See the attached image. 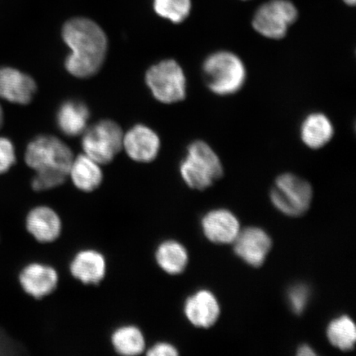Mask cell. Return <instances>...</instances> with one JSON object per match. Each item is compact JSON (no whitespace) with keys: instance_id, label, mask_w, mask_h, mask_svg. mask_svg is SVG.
<instances>
[{"instance_id":"obj_16","label":"cell","mask_w":356,"mask_h":356,"mask_svg":"<svg viewBox=\"0 0 356 356\" xmlns=\"http://www.w3.org/2000/svg\"><path fill=\"white\" fill-rule=\"evenodd\" d=\"M202 227L204 236L216 244L233 243L241 230L238 218L225 209L207 213L202 218Z\"/></svg>"},{"instance_id":"obj_23","label":"cell","mask_w":356,"mask_h":356,"mask_svg":"<svg viewBox=\"0 0 356 356\" xmlns=\"http://www.w3.org/2000/svg\"><path fill=\"white\" fill-rule=\"evenodd\" d=\"M156 13L163 19L180 24L191 13V0H154Z\"/></svg>"},{"instance_id":"obj_19","label":"cell","mask_w":356,"mask_h":356,"mask_svg":"<svg viewBox=\"0 0 356 356\" xmlns=\"http://www.w3.org/2000/svg\"><path fill=\"white\" fill-rule=\"evenodd\" d=\"M154 261L164 273L178 275L184 273L188 265V252L184 245L177 240H163L155 248Z\"/></svg>"},{"instance_id":"obj_27","label":"cell","mask_w":356,"mask_h":356,"mask_svg":"<svg viewBox=\"0 0 356 356\" xmlns=\"http://www.w3.org/2000/svg\"><path fill=\"white\" fill-rule=\"evenodd\" d=\"M145 354L148 356H176L179 355V351L170 342L158 341L152 346H147Z\"/></svg>"},{"instance_id":"obj_8","label":"cell","mask_w":356,"mask_h":356,"mask_svg":"<svg viewBox=\"0 0 356 356\" xmlns=\"http://www.w3.org/2000/svg\"><path fill=\"white\" fill-rule=\"evenodd\" d=\"M298 19V11L288 0H270L258 8L252 19L257 33L266 38L280 40Z\"/></svg>"},{"instance_id":"obj_18","label":"cell","mask_w":356,"mask_h":356,"mask_svg":"<svg viewBox=\"0 0 356 356\" xmlns=\"http://www.w3.org/2000/svg\"><path fill=\"white\" fill-rule=\"evenodd\" d=\"M68 178L79 191L91 193L100 188L104 181V172L99 163L82 154L74 159Z\"/></svg>"},{"instance_id":"obj_22","label":"cell","mask_w":356,"mask_h":356,"mask_svg":"<svg viewBox=\"0 0 356 356\" xmlns=\"http://www.w3.org/2000/svg\"><path fill=\"white\" fill-rule=\"evenodd\" d=\"M327 336L331 344L337 348L349 351L354 348L356 341V327L348 316H341L329 323Z\"/></svg>"},{"instance_id":"obj_17","label":"cell","mask_w":356,"mask_h":356,"mask_svg":"<svg viewBox=\"0 0 356 356\" xmlns=\"http://www.w3.org/2000/svg\"><path fill=\"white\" fill-rule=\"evenodd\" d=\"M334 133L331 119L322 113H310L301 123L300 139L311 149H320L330 143Z\"/></svg>"},{"instance_id":"obj_24","label":"cell","mask_w":356,"mask_h":356,"mask_svg":"<svg viewBox=\"0 0 356 356\" xmlns=\"http://www.w3.org/2000/svg\"><path fill=\"white\" fill-rule=\"evenodd\" d=\"M35 172L31 186L38 193L59 188L65 184L68 178V173L61 171L48 170Z\"/></svg>"},{"instance_id":"obj_11","label":"cell","mask_w":356,"mask_h":356,"mask_svg":"<svg viewBox=\"0 0 356 356\" xmlns=\"http://www.w3.org/2000/svg\"><path fill=\"white\" fill-rule=\"evenodd\" d=\"M28 233L39 243H56L63 233V220L54 208L38 204L31 209L25 218Z\"/></svg>"},{"instance_id":"obj_5","label":"cell","mask_w":356,"mask_h":356,"mask_svg":"<svg viewBox=\"0 0 356 356\" xmlns=\"http://www.w3.org/2000/svg\"><path fill=\"white\" fill-rule=\"evenodd\" d=\"M72 151L51 136H40L26 147L24 160L35 172L55 170L68 173L74 160Z\"/></svg>"},{"instance_id":"obj_26","label":"cell","mask_w":356,"mask_h":356,"mask_svg":"<svg viewBox=\"0 0 356 356\" xmlns=\"http://www.w3.org/2000/svg\"><path fill=\"white\" fill-rule=\"evenodd\" d=\"M15 145L7 137L0 136V175L7 173L16 163Z\"/></svg>"},{"instance_id":"obj_20","label":"cell","mask_w":356,"mask_h":356,"mask_svg":"<svg viewBox=\"0 0 356 356\" xmlns=\"http://www.w3.org/2000/svg\"><path fill=\"white\" fill-rule=\"evenodd\" d=\"M110 343L115 353L122 356L143 355L148 346L143 330L131 323L115 327L111 333Z\"/></svg>"},{"instance_id":"obj_14","label":"cell","mask_w":356,"mask_h":356,"mask_svg":"<svg viewBox=\"0 0 356 356\" xmlns=\"http://www.w3.org/2000/svg\"><path fill=\"white\" fill-rule=\"evenodd\" d=\"M123 147L134 161L152 162L159 152V137L153 130L143 124H137L123 138Z\"/></svg>"},{"instance_id":"obj_4","label":"cell","mask_w":356,"mask_h":356,"mask_svg":"<svg viewBox=\"0 0 356 356\" xmlns=\"http://www.w3.org/2000/svg\"><path fill=\"white\" fill-rule=\"evenodd\" d=\"M313 188L309 181L293 173H283L274 182L270 200L284 215L298 217L309 211Z\"/></svg>"},{"instance_id":"obj_12","label":"cell","mask_w":356,"mask_h":356,"mask_svg":"<svg viewBox=\"0 0 356 356\" xmlns=\"http://www.w3.org/2000/svg\"><path fill=\"white\" fill-rule=\"evenodd\" d=\"M233 243L236 255L247 264L254 267L264 264L273 245L266 231L257 227L240 230Z\"/></svg>"},{"instance_id":"obj_29","label":"cell","mask_w":356,"mask_h":356,"mask_svg":"<svg viewBox=\"0 0 356 356\" xmlns=\"http://www.w3.org/2000/svg\"><path fill=\"white\" fill-rule=\"evenodd\" d=\"M3 122H4L3 110L1 104H0V129H1L3 127Z\"/></svg>"},{"instance_id":"obj_30","label":"cell","mask_w":356,"mask_h":356,"mask_svg":"<svg viewBox=\"0 0 356 356\" xmlns=\"http://www.w3.org/2000/svg\"><path fill=\"white\" fill-rule=\"evenodd\" d=\"M343 1L348 4V6H354L356 2V0H343Z\"/></svg>"},{"instance_id":"obj_7","label":"cell","mask_w":356,"mask_h":356,"mask_svg":"<svg viewBox=\"0 0 356 356\" xmlns=\"http://www.w3.org/2000/svg\"><path fill=\"white\" fill-rule=\"evenodd\" d=\"M123 132L119 124L104 120L83 132L82 146L84 154L100 165H106L123 148Z\"/></svg>"},{"instance_id":"obj_10","label":"cell","mask_w":356,"mask_h":356,"mask_svg":"<svg viewBox=\"0 0 356 356\" xmlns=\"http://www.w3.org/2000/svg\"><path fill=\"white\" fill-rule=\"evenodd\" d=\"M108 270L106 256L92 248L80 249L69 264L71 277L87 286H99L105 280Z\"/></svg>"},{"instance_id":"obj_2","label":"cell","mask_w":356,"mask_h":356,"mask_svg":"<svg viewBox=\"0 0 356 356\" xmlns=\"http://www.w3.org/2000/svg\"><path fill=\"white\" fill-rule=\"evenodd\" d=\"M247 69L238 55L229 51L211 53L202 65L204 83L218 96L235 95L243 88L247 80Z\"/></svg>"},{"instance_id":"obj_28","label":"cell","mask_w":356,"mask_h":356,"mask_svg":"<svg viewBox=\"0 0 356 356\" xmlns=\"http://www.w3.org/2000/svg\"><path fill=\"white\" fill-rule=\"evenodd\" d=\"M298 355H302V356H311V355H315L316 353H314V350L311 348L309 346L307 345H302L299 349H298Z\"/></svg>"},{"instance_id":"obj_9","label":"cell","mask_w":356,"mask_h":356,"mask_svg":"<svg viewBox=\"0 0 356 356\" xmlns=\"http://www.w3.org/2000/svg\"><path fill=\"white\" fill-rule=\"evenodd\" d=\"M60 280L56 267L42 261H33L25 265L19 275L22 291L37 300L51 296L59 286Z\"/></svg>"},{"instance_id":"obj_6","label":"cell","mask_w":356,"mask_h":356,"mask_svg":"<svg viewBox=\"0 0 356 356\" xmlns=\"http://www.w3.org/2000/svg\"><path fill=\"white\" fill-rule=\"evenodd\" d=\"M145 79L155 99L163 104H177L186 99V75L175 60L160 61L150 67Z\"/></svg>"},{"instance_id":"obj_21","label":"cell","mask_w":356,"mask_h":356,"mask_svg":"<svg viewBox=\"0 0 356 356\" xmlns=\"http://www.w3.org/2000/svg\"><path fill=\"white\" fill-rule=\"evenodd\" d=\"M89 118L87 105L78 100L66 101L56 115L57 126L68 136H77L86 130Z\"/></svg>"},{"instance_id":"obj_3","label":"cell","mask_w":356,"mask_h":356,"mask_svg":"<svg viewBox=\"0 0 356 356\" xmlns=\"http://www.w3.org/2000/svg\"><path fill=\"white\" fill-rule=\"evenodd\" d=\"M179 170L186 185L198 191L210 188L224 175L219 155L204 140H195L189 145Z\"/></svg>"},{"instance_id":"obj_15","label":"cell","mask_w":356,"mask_h":356,"mask_svg":"<svg viewBox=\"0 0 356 356\" xmlns=\"http://www.w3.org/2000/svg\"><path fill=\"white\" fill-rule=\"evenodd\" d=\"M184 312L186 318L193 326L208 328L217 322L220 308L219 302L212 292L200 289L186 300Z\"/></svg>"},{"instance_id":"obj_13","label":"cell","mask_w":356,"mask_h":356,"mask_svg":"<svg viewBox=\"0 0 356 356\" xmlns=\"http://www.w3.org/2000/svg\"><path fill=\"white\" fill-rule=\"evenodd\" d=\"M37 92L35 80L22 71L12 67H0V99L11 104H30Z\"/></svg>"},{"instance_id":"obj_25","label":"cell","mask_w":356,"mask_h":356,"mask_svg":"<svg viewBox=\"0 0 356 356\" xmlns=\"http://www.w3.org/2000/svg\"><path fill=\"white\" fill-rule=\"evenodd\" d=\"M310 291L305 284H298L289 289L288 300L291 310L296 314H300L309 304Z\"/></svg>"},{"instance_id":"obj_1","label":"cell","mask_w":356,"mask_h":356,"mask_svg":"<svg viewBox=\"0 0 356 356\" xmlns=\"http://www.w3.org/2000/svg\"><path fill=\"white\" fill-rule=\"evenodd\" d=\"M62 37L71 50L65 60L70 74L86 79L99 72L108 51V39L99 25L86 17H75L66 22Z\"/></svg>"}]
</instances>
